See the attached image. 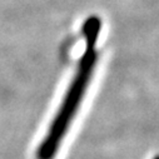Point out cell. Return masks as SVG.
<instances>
[{
  "instance_id": "cell-1",
  "label": "cell",
  "mask_w": 159,
  "mask_h": 159,
  "mask_svg": "<svg viewBox=\"0 0 159 159\" xmlns=\"http://www.w3.org/2000/svg\"><path fill=\"white\" fill-rule=\"evenodd\" d=\"M97 61V53L94 48H87V52L80 59L78 71L73 79L71 84L65 94V98L50 124L49 132L45 135L44 140L40 143L36 152L38 159H53L58 153L60 143L69 129V125L74 119V115L78 111L83 97L87 92L88 84L94 70V65Z\"/></svg>"
},
{
  "instance_id": "cell-3",
  "label": "cell",
  "mask_w": 159,
  "mask_h": 159,
  "mask_svg": "<svg viewBox=\"0 0 159 159\" xmlns=\"http://www.w3.org/2000/svg\"><path fill=\"white\" fill-rule=\"evenodd\" d=\"M153 159H159V155H155V157H154Z\"/></svg>"
},
{
  "instance_id": "cell-2",
  "label": "cell",
  "mask_w": 159,
  "mask_h": 159,
  "mask_svg": "<svg viewBox=\"0 0 159 159\" xmlns=\"http://www.w3.org/2000/svg\"><path fill=\"white\" fill-rule=\"evenodd\" d=\"M99 21L98 19H90L85 23L84 25V34L87 39V48H94L97 39H98V33H99Z\"/></svg>"
}]
</instances>
